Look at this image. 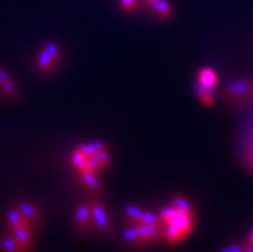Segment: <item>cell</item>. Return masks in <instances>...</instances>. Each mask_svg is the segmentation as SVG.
Returning <instances> with one entry per match:
<instances>
[{
  "label": "cell",
  "mask_w": 253,
  "mask_h": 252,
  "mask_svg": "<svg viewBox=\"0 0 253 252\" xmlns=\"http://www.w3.org/2000/svg\"><path fill=\"white\" fill-rule=\"evenodd\" d=\"M91 214H93V221L98 227V229L102 230L103 233H107L111 229L108 216H107L106 208L99 202H93L91 203Z\"/></svg>",
  "instance_id": "cell-6"
},
{
  "label": "cell",
  "mask_w": 253,
  "mask_h": 252,
  "mask_svg": "<svg viewBox=\"0 0 253 252\" xmlns=\"http://www.w3.org/2000/svg\"><path fill=\"white\" fill-rule=\"evenodd\" d=\"M17 210H18L19 212H21V215L25 217V220L29 224H31V225L32 224L38 223V221H40V212H39L32 204L18 203Z\"/></svg>",
  "instance_id": "cell-8"
},
{
  "label": "cell",
  "mask_w": 253,
  "mask_h": 252,
  "mask_svg": "<svg viewBox=\"0 0 253 252\" xmlns=\"http://www.w3.org/2000/svg\"><path fill=\"white\" fill-rule=\"evenodd\" d=\"M225 97L235 103L247 102L250 99H253V81L252 80H237L229 84L225 89Z\"/></svg>",
  "instance_id": "cell-4"
},
{
  "label": "cell",
  "mask_w": 253,
  "mask_h": 252,
  "mask_svg": "<svg viewBox=\"0 0 253 252\" xmlns=\"http://www.w3.org/2000/svg\"><path fill=\"white\" fill-rule=\"evenodd\" d=\"M6 219L9 221L12 229L13 228L21 227V225H27V224H29L25 220V217L21 215V212H19L17 208H10V210L6 212ZM29 225H31V224H29Z\"/></svg>",
  "instance_id": "cell-11"
},
{
  "label": "cell",
  "mask_w": 253,
  "mask_h": 252,
  "mask_svg": "<svg viewBox=\"0 0 253 252\" xmlns=\"http://www.w3.org/2000/svg\"><path fill=\"white\" fill-rule=\"evenodd\" d=\"M61 61V48L54 43H48L36 58V66L42 74H50Z\"/></svg>",
  "instance_id": "cell-3"
},
{
  "label": "cell",
  "mask_w": 253,
  "mask_h": 252,
  "mask_svg": "<svg viewBox=\"0 0 253 252\" xmlns=\"http://www.w3.org/2000/svg\"><path fill=\"white\" fill-rule=\"evenodd\" d=\"M151 5L154 12L157 13L160 17H162V18H167V17L171 16V6L166 0H156Z\"/></svg>",
  "instance_id": "cell-12"
},
{
  "label": "cell",
  "mask_w": 253,
  "mask_h": 252,
  "mask_svg": "<svg viewBox=\"0 0 253 252\" xmlns=\"http://www.w3.org/2000/svg\"><path fill=\"white\" fill-rule=\"evenodd\" d=\"M81 179H83L84 184L86 185L87 189H90V191H98L100 188V183L96 179L95 174L84 172V174H81Z\"/></svg>",
  "instance_id": "cell-13"
},
{
  "label": "cell",
  "mask_w": 253,
  "mask_h": 252,
  "mask_svg": "<svg viewBox=\"0 0 253 252\" xmlns=\"http://www.w3.org/2000/svg\"><path fill=\"white\" fill-rule=\"evenodd\" d=\"M1 249L5 251H22V247L14 237H6L1 241Z\"/></svg>",
  "instance_id": "cell-16"
},
{
  "label": "cell",
  "mask_w": 253,
  "mask_h": 252,
  "mask_svg": "<svg viewBox=\"0 0 253 252\" xmlns=\"http://www.w3.org/2000/svg\"><path fill=\"white\" fill-rule=\"evenodd\" d=\"M145 3H149V4H152L153 3V1H156V0H144Z\"/></svg>",
  "instance_id": "cell-19"
},
{
  "label": "cell",
  "mask_w": 253,
  "mask_h": 252,
  "mask_svg": "<svg viewBox=\"0 0 253 252\" xmlns=\"http://www.w3.org/2000/svg\"><path fill=\"white\" fill-rule=\"evenodd\" d=\"M196 92L198 98L201 99V102L206 105H211L215 101V94H213V88H209L202 84H196Z\"/></svg>",
  "instance_id": "cell-10"
},
{
  "label": "cell",
  "mask_w": 253,
  "mask_h": 252,
  "mask_svg": "<svg viewBox=\"0 0 253 252\" xmlns=\"http://www.w3.org/2000/svg\"><path fill=\"white\" fill-rule=\"evenodd\" d=\"M0 90L8 97H16L17 96V86L13 83L10 77H8L6 80H3L0 83Z\"/></svg>",
  "instance_id": "cell-14"
},
{
  "label": "cell",
  "mask_w": 253,
  "mask_h": 252,
  "mask_svg": "<svg viewBox=\"0 0 253 252\" xmlns=\"http://www.w3.org/2000/svg\"><path fill=\"white\" fill-rule=\"evenodd\" d=\"M162 234V223L160 224H136L128 228L124 233V238L130 243H151L158 240Z\"/></svg>",
  "instance_id": "cell-2"
},
{
  "label": "cell",
  "mask_w": 253,
  "mask_h": 252,
  "mask_svg": "<svg viewBox=\"0 0 253 252\" xmlns=\"http://www.w3.org/2000/svg\"><path fill=\"white\" fill-rule=\"evenodd\" d=\"M197 83L202 84L205 86H209V88H215L216 83H217V76H216V72L211 68H202L199 70L198 72V81Z\"/></svg>",
  "instance_id": "cell-9"
},
{
  "label": "cell",
  "mask_w": 253,
  "mask_h": 252,
  "mask_svg": "<svg viewBox=\"0 0 253 252\" xmlns=\"http://www.w3.org/2000/svg\"><path fill=\"white\" fill-rule=\"evenodd\" d=\"M160 219L166 225L165 236L170 243L183 240L193 228V212L179 210L175 206L161 211Z\"/></svg>",
  "instance_id": "cell-1"
},
{
  "label": "cell",
  "mask_w": 253,
  "mask_h": 252,
  "mask_svg": "<svg viewBox=\"0 0 253 252\" xmlns=\"http://www.w3.org/2000/svg\"><path fill=\"white\" fill-rule=\"evenodd\" d=\"M75 221L76 227L80 232H85L90 228V225L94 223L93 214H91V203H83L80 204L75 214Z\"/></svg>",
  "instance_id": "cell-5"
},
{
  "label": "cell",
  "mask_w": 253,
  "mask_h": 252,
  "mask_svg": "<svg viewBox=\"0 0 253 252\" xmlns=\"http://www.w3.org/2000/svg\"><path fill=\"white\" fill-rule=\"evenodd\" d=\"M250 241H251V243L253 245V230H252V233H251V236H250Z\"/></svg>",
  "instance_id": "cell-18"
},
{
  "label": "cell",
  "mask_w": 253,
  "mask_h": 252,
  "mask_svg": "<svg viewBox=\"0 0 253 252\" xmlns=\"http://www.w3.org/2000/svg\"><path fill=\"white\" fill-rule=\"evenodd\" d=\"M126 215H127L128 220L132 221L134 224H140L144 211L138 207H134V206H130V207L126 208Z\"/></svg>",
  "instance_id": "cell-15"
},
{
  "label": "cell",
  "mask_w": 253,
  "mask_h": 252,
  "mask_svg": "<svg viewBox=\"0 0 253 252\" xmlns=\"http://www.w3.org/2000/svg\"><path fill=\"white\" fill-rule=\"evenodd\" d=\"M13 237L16 238L17 242L21 245L22 250L31 249L32 243V234H31V225H21V227L13 228Z\"/></svg>",
  "instance_id": "cell-7"
},
{
  "label": "cell",
  "mask_w": 253,
  "mask_h": 252,
  "mask_svg": "<svg viewBox=\"0 0 253 252\" xmlns=\"http://www.w3.org/2000/svg\"><path fill=\"white\" fill-rule=\"evenodd\" d=\"M138 0H120V5L125 10H134L136 8Z\"/></svg>",
  "instance_id": "cell-17"
}]
</instances>
